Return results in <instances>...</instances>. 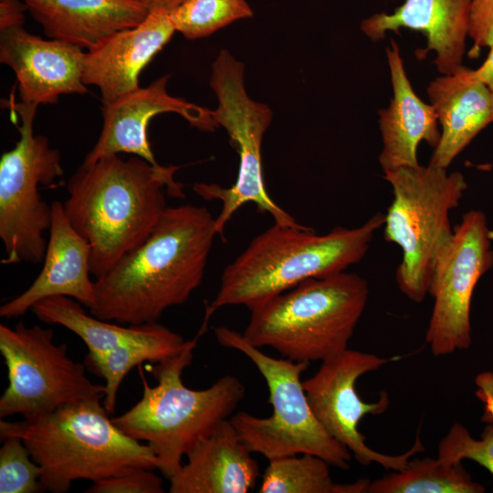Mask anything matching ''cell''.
<instances>
[{"label":"cell","instance_id":"obj_1","mask_svg":"<svg viewBox=\"0 0 493 493\" xmlns=\"http://www.w3.org/2000/svg\"><path fill=\"white\" fill-rule=\"evenodd\" d=\"M205 206L167 207L152 234L94 281L89 313L124 325L156 322L203 281L216 234Z\"/></svg>","mask_w":493,"mask_h":493},{"label":"cell","instance_id":"obj_2","mask_svg":"<svg viewBox=\"0 0 493 493\" xmlns=\"http://www.w3.org/2000/svg\"><path fill=\"white\" fill-rule=\"evenodd\" d=\"M178 169L110 154L81 165L70 177L64 212L90 246L95 278L146 240L167 208L166 195L185 197L174 180Z\"/></svg>","mask_w":493,"mask_h":493},{"label":"cell","instance_id":"obj_3","mask_svg":"<svg viewBox=\"0 0 493 493\" xmlns=\"http://www.w3.org/2000/svg\"><path fill=\"white\" fill-rule=\"evenodd\" d=\"M384 219L383 214L376 213L358 227L337 226L323 235L305 226L275 223L225 267L218 292L205 308L197 335L203 334L210 317L223 307L249 309L302 281L343 272L357 264Z\"/></svg>","mask_w":493,"mask_h":493},{"label":"cell","instance_id":"obj_4","mask_svg":"<svg viewBox=\"0 0 493 493\" xmlns=\"http://www.w3.org/2000/svg\"><path fill=\"white\" fill-rule=\"evenodd\" d=\"M100 399L64 405L42 417L0 421L1 441L17 436L40 467L46 491L68 492L74 481L93 482L129 467L157 469V458L142 445L121 432Z\"/></svg>","mask_w":493,"mask_h":493},{"label":"cell","instance_id":"obj_5","mask_svg":"<svg viewBox=\"0 0 493 493\" xmlns=\"http://www.w3.org/2000/svg\"><path fill=\"white\" fill-rule=\"evenodd\" d=\"M199 336L186 341L183 350L152 368L157 380L151 386L142 370V398L124 414L112 417L125 435L143 441L158 461V470L167 478L183 466V457L233 414L246 395L236 376L225 375L204 390L185 386L182 374L192 363Z\"/></svg>","mask_w":493,"mask_h":493},{"label":"cell","instance_id":"obj_6","mask_svg":"<svg viewBox=\"0 0 493 493\" xmlns=\"http://www.w3.org/2000/svg\"><path fill=\"white\" fill-rule=\"evenodd\" d=\"M368 284L355 273L309 278L251 308L242 337L284 358L323 362L348 349L363 313Z\"/></svg>","mask_w":493,"mask_h":493},{"label":"cell","instance_id":"obj_7","mask_svg":"<svg viewBox=\"0 0 493 493\" xmlns=\"http://www.w3.org/2000/svg\"><path fill=\"white\" fill-rule=\"evenodd\" d=\"M393 200L384 215V238L402 250L396 271L400 291L420 303L428 294L437 258L453 230L449 213L467 188L460 172L428 163L383 173Z\"/></svg>","mask_w":493,"mask_h":493},{"label":"cell","instance_id":"obj_8","mask_svg":"<svg viewBox=\"0 0 493 493\" xmlns=\"http://www.w3.org/2000/svg\"><path fill=\"white\" fill-rule=\"evenodd\" d=\"M218 343L244 353L256 365L267 383L273 413L257 417L240 411L229 420L252 453L267 460L309 454L330 466L348 469L350 450L330 436L313 414L301 381L309 362L276 359L248 343L227 327L214 329Z\"/></svg>","mask_w":493,"mask_h":493},{"label":"cell","instance_id":"obj_9","mask_svg":"<svg viewBox=\"0 0 493 493\" xmlns=\"http://www.w3.org/2000/svg\"><path fill=\"white\" fill-rule=\"evenodd\" d=\"M4 106L21 124L19 140L0 159V238L5 253L1 263L37 264L44 259L45 233L52 223V205L42 199L39 188L53 184L64 170L59 152L46 136L34 133L38 106L13 100Z\"/></svg>","mask_w":493,"mask_h":493},{"label":"cell","instance_id":"obj_10","mask_svg":"<svg viewBox=\"0 0 493 493\" xmlns=\"http://www.w3.org/2000/svg\"><path fill=\"white\" fill-rule=\"evenodd\" d=\"M245 66L226 49H222L212 65L210 87L216 95L218 106L213 116L228 133L231 144L239 156L236 183L230 187L199 183L193 190L205 200L218 199L221 211L215 221L216 234L223 236L226 223L243 205L254 203L259 211L268 213L275 223L296 227L304 226L267 194L263 179L261 143L272 111L268 106L248 97L244 86Z\"/></svg>","mask_w":493,"mask_h":493},{"label":"cell","instance_id":"obj_11","mask_svg":"<svg viewBox=\"0 0 493 493\" xmlns=\"http://www.w3.org/2000/svg\"><path fill=\"white\" fill-rule=\"evenodd\" d=\"M0 352L8 377L0 398L1 419L20 414L33 420L69 404L104 397V384L89 379L86 365L68 355L66 343H55L51 329L0 324Z\"/></svg>","mask_w":493,"mask_h":493},{"label":"cell","instance_id":"obj_12","mask_svg":"<svg viewBox=\"0 0 493 493\" xmlns=\"http://www.w3.org/2000/svg\"><path fill=\"white\" fill-rule=\"evenodd\" d=\"M493 231L480 210L466 213L435 266L428 294L434 306L425 341L435 356L467 350L476 285L493 267Z\"/></svg>","mask_w":493,"mask_h":493},{"label":"cell","instance_id":"obj_13","mask_svg":"<svg viewBox=\"0 0 493 493\" xmlns=\"http://www.w3.org/2000/svg\"><path fill=\"white\" fill-rule=\"evenodd\" d=\"M394 360L347 349L321 362L316 373L303 381L308 402L316 418L362 466L376 463L385 469L400 470L416 453L425 449L417 435L408 451L394 456L383 454L367 446L365 436L358 428L366 414H382L390 404L389 395L384 391L375 402L367 403L361 399L356 390L358 379Z\"/></svg>","mask_w":493,"mask_h":493},{"label":"cell","instance_id":"obj_14","mask_svg":"<svg viewBox=\"0 0 493 493\" xmlns=\"http://www.w3.org/2000/svg\"><path fill=\"white\" fill-rule=\"evenodd\" d=\"M169 75L145 88H139L101 108L103 124L99 139L81 165H89L102 156L131 153L152 164H159L147 136L150 121L155 115L173 112L201 131H214L213 110L171 96L167 91Z\"/></svg>","mask_w":493,"mask_h":493},{"label":"cell","instance_id":"obj_15","mask_svg":"<svg viewBox=\"0 0 493 493\" xmlns=\"http://www.w3.org/2000/svg\"><path fill=\"white\" fill-rule=\"evenodd\" d=\"M85 51L76 45L45 40L23 26L0 31V62L16 74L20 101L55 104L63 94H85Z\"/></svg>","mask_w":493,"mask_h":493},{"label":"cell","instance_id":"obj_16","mask_svg":"<svg viewBox=\"0 0 493 493\" xmlns=\"http://www.w3.org/2000/svg\"><path fill=\"white\" fill-rule=\"evenodd\" d=\"M174 32L169 11H150L138 26L118 31L85 51L84 84L100 89L102 104L139 89L141 72Z\"/></svg>","mask_w":493,"mask_h":493},{"label":"cell","instance_id":"obj_17","mask_svg":"<svg viewBox=\"0 0 493 493\" xmlns=\"http://www.w3.org/2000/svg\"><path fill=\"white\" fill-rule=\"evenodd\" d=\"M52 223L48 231L43 267L30 287L0 307V317L25 315L38 301L50 297H69L89 309L96 300L90 279V246L68 220L63 204H52Z\"/></svg>","mask_w":493,"mask_h":493},{"label":"cell","instance_id":"obj_18","mask_svg":"<svg viewBox=\"0 0 493 493\" xmlns=\"http://www.w3.org/2000/svg\"><path fill=\"white\" fill-rule=\"evenodd\" d=\"M472 0H404L393 13H375L364 18L360 28L372 41L383 39L402 28L422 32L425 50L434 51L433 60L442 75L454 73L463 62L469 31Z\"/></svg>","mask_w":493,"mask_h":493},{"label":"cell","instance_id":"obj_19","mask_svg":"<svg viewBox=\"0 0 493 493\" xmlns=\"http://www.w3.org/2000/svg\"><path fill=\"white\" fill-rule=\"evenodd\" d=\"M385 52L393 97L389 106L378 112L383 140L379 163L383 173L419 165V143L424 141L435 149L441 137L436 113L414 92L398 44L392 39Z\"/></svg>","mask_w":493,"mask_h":493},{"label":"cell","instance_id":"obj_20","mask_svg":"<svg viewBox=\"0 0 493 493\" xmlns=\"http://www.w3.org/2000/svg\"><path fill=\"white\" fill-rule=\"evenodd\" d=\"M426 93L440 125L441 137L429 163L447 169L488 125L493 123V91L461 66L432 80Z\"/></svg>","mask_w":493,"mask_h":493},{"label":"cell","instance_id":"obj_21","mask_svg":"<svg viewBox=\"0 0 493 493\" xmlns=\"http://www.w3.org/2000/svg\"><path fill=\"white\" fill-rule=\"evenodd\" d=\"M229 419L185 456L170 479V493H246L256 488L259 467Z\"/></svg>","mask_w":493,"mask_h":493},{"label":"cell","instance_id":"obj_22","mask_svg":"<svg viewBox=\"0 0 493 493\" xmlns=\"http://www.w3.org/2000/svg\"><path fill=\"white\" fill-rule=\"evenodd\" d=\"M50 39L89 50L142 23L149 9L136 0H22Z\"/></svg>","mask_w":493,"mask_h":493},{"label":"cell","instance_id":"obj_23","mask_svg":"<svg viewBox=\"0 0 493 493\" xmlns=\"http://www.w3.org/2000/svg\"><path fill=\"white\" fill-rule=\"evenodd\" d=\"M185 343L180 334L156 321L139 339L100 355L88 353L84 360L87 369L105 381L103 405L107 412L114 413L118 390L132 368L144 362L157 363L176 355Z\"/></svg>","mask_w":493,"mask_h":493},{"label":"cell","instance_id":"obj_24","mask_svg":"<svg viewBox=\"0 0 493 493\" xmlns=\"http://www.w3.org/2000/svg\"><path fill=\"white\" fill-rule=\"evenodd\" d=\"M76 299L56 296L36 303L30 309L44 323L60 325L79 336L91 355L105 353L145 335L152 323L124 325L87 313Z\"/></svg>","mask_w":493,"mask_h":493},{"label":"cell","instance_id":"obj_25","mask_svg":"<svg viewBox=\"0 0 493 493\" xmlns=\"http://www.w3.org/2000/svg\"><path fill=\"white\" fill-rule=\"evenodd\" d=\"M462 462L446 463L438 457L410 459L400 470L370 482L368 493H483Z\"/></svg>","mask_w":493,"mask_h":493},{"label":"cell","instance_id":"obj_26","mask_svg":"<svg viewBox=\"0 0 493 493\" xmlns=\"http://www.w3.org/2000/svg\"><path fill=\"white\" fill-rule=\"evenodd\" d=\"M330 465L309 454L287 456L268 460L260 493H335Z\"/></svg>","mask_w":493,"mask_h":493},{"label":"cell","instance_id":"obj_27","mask_svg":"<svg viewBox=\"0 0 493 493\" xmlns=\"http://www.w3.org/2000/svg\"><path fill=\"white\" fill-rule=\"evenodd\" d=\"M170 16L175 31L193 40L249 18L253 10L246 0H184Z\"/></svg>","mask_w":493,"mask_h":493},{"label":"cell","instance_id":"obj_28","mask_svg":"<svg viewBox=\"0 0 493 493\" xmlns=\"http://www.w3.org/2000/svg\"><path fill=\"white\" fill-rule=\"evenodd\" d=\"M0 448V493H36L44 491L41 468L33 460L23 440L9 436Z\"/></svg>","mask_w":493,"mask_h":493},{"label":"cell","instance_id":"obj_29","mask_svg":"<svg viewBox=\"0 0 493 493\" xmlns=\"http://www.w3.org/2000/svg\"><path fill=\"white\" fill-rule=\"evenodd\" d=\"M437 457L450 464L469 459L493 476V424H486L478 439L461 424H454L438 445Z\"/></svg>","mask_w":493,"mask_h":493},{"label":"cell","instance_id":"obj_30","mask_svg":"<svg viewBox=\"0 0 493 493\" xmlns=\"http://www.w3.org/2000/svg\"><path fill=\"white\" fill-rule=\"evenodd\" d=\"M153 469L129 467L119 473L93 482L86 493H163L162 478Z\"/></svg>","mask_w":493,"mask_h":493},{"label":"cell","instance_id":"obj_31","mask_svg":"<svg viewBox=\"0 0 493 493\" xmlns=\"http://www.w3.org/2000/svg\"><path fill=\"white\" fill-rule=\"evenodd\" d=\"M468 37L474 49L493 45V0H472Z\"/></svg>","mask_w":493,"mask_h":493},{"label":"cell","instance_id":"obj_32","mask_svg":"<svg viewBox=\"0 0 493 493\" xmlns=\"http://www.w3.org/2000/svg\"><path fill=\"white\" fill-rule=\"evenodd\" d=\"M476 395L483 403L484 411L481 421L493 424V372H484L475 378Z\"/></svg>","mask_w":493,"mask_h":493},{"label":"cell","instance_id":"obj_33","mask_svg":"<svg viewBox=\"0 0 493 493\" xmlns=\"http://www.w3.org/2000/svg\"><path fill=\"white\" fill-rule=\"evenodd\" d=\"M26 10L22 0H0V31L23 26Z\"/></svg>","mask_w":493,"mask_h":493},{"label":"cell","instance_id":"obj_34","mask_svg":"<svg viewBox=\"0 0 493 493\" xmlns=\"http://www.w3.org/2000/svg\"><path fill=\"white\" fill-rule=\"evenodd\" d=\"M489 48V53L483 64L479 68L472 69V72L477 79L493 91V45Z\"/></svg>","mask_w":493,"mask_h":493},{"label":"cell","instance_id":"obj_35","mask_svg":"<svg viewBox=\"0 0 493 493\" xmlns=\"http://www.w3.org/2000/svg\"><path fill=\"white\" fill-rule=\"evenodd\" d=\"M369 480L361 479L349 484H336L335 493H368Z\"/></svg>","mask_w":493,"mask_h":493},{"label":"cell","instance_id":"obj_36","mask_svg":"<svg viewBox=\"0 0 493 493\" xmlns=\"http://www.w3.org/2000/svg\"><path fill=\"white\" fill-rule=\"evenodd\" d=\"M142 3L149 11L154 9H163L171 12L178 5H180L184 0H136Z\"/></svg>","mask_w":493,"mask_h":493}]
</instances>
